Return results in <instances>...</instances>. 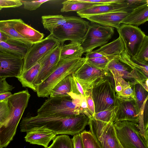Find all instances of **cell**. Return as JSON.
Returning a JSON list of instances; mask_svg holds the SVG:
<instances>
[{
    "mask_svg": "<svg viewBox=\"0 0 148 148\" xmlns=\"http://www.w3.org/2000/svg\"><path fill=\"white\" fill-rule=\"evenodd\" d=\"M89 118L81 114L75 116L41 117L27 116L23 118L20 124L22 132H28L37 128L48 129L57 135H74L83 131L88 125Z\"/></svg>",
    "mask_w": 148,
    "mask_h": 148,
    "instance_id": "6da1fadb",
    "label": "cell"
},
{
    "mask_svg": "<svg viewBox=\"0 0 148 148\" xmlns=\"http://www.w3.org/2000/svg\"><path fill=\"white\" fill-rule=\"evenodd\" d=\"M30 95L27 90L15 93L8 98L9 113L0 128L1 148L6 147L13 140Z\"/></svg>",
    "mask_w": 148,
    "mask_h": 148,
    "instance_id": "7a4b0ae2",
    "label": "cell"
},
{
    "mask_svg": "<svg viewBox=\"0 0 148 148\" xmlns=\"http://www.w3.org/2000/svg\"><path fill=\"white\" fill-rule=\"evenodd\" d=\"M86 58L60 59L54 71L42 83L37 86L38 97H47L55 86L67 76L74 73L85 63Z\"/></svg>",
    "mask_w": 148,
    "mask_h": 148,
    "instance_id": "3957f363",
    "label": "cell"
},
{
    "mask_svg": "<svg viewBox=\"0 0 148 148\" xmlns=\"http://www.w3.org/2000/svg\"><path fill=\"white\" fill-rule=\"evenodd\" d=\"M81 114L82 110L70 97H49L37 110V116L67 117Z\"/></svg>",
    "mask_w": 148,
    "mask_h": 148,
    "instance_id": "277c9868",
    "label": "cell"
},
{
    "mask_svg": "<svg viewBox=\"0 0 148 148\" xmlns=\"http://www.w3.org/2000/svg\"><path fill=\"white\" fill-rule=\"evenodd\" d=\"M66 21L53 30L51 34L61 44L66 40L81 43L88 31L90 23L81 17L66 16Z\"/></svg>",
    "mask_w": 148,
    "mask_h": 148,
    "instance_id": "5b68a950",
    "label": "cell"
},
{
    "mask_svg": "<svg viewBox=\"0 0 148 148\" xmlns=\"http://www.w3.org/2000/svg\"><path fill=\"white\" fill-rule=\"evenodd\" d=\"M137 123L128 121L114 122L116 136L123 148H148L140 133Z\"/></svg>",
    "mask_w": 148,
    "mask_h": 148,
    "instance_id": "8992f818",
    "label": "cell"
},
{
    "mask_svg": "<svg viewBox=\"0 0 148 148\" xmlns=\"http://www.w3.org/2000/svg\"><path fill=\"white\" fill-rule=\"evenodd\" d=\"M124 50V43L119 37L98 49L86 53L85 58L87 61L94 66L100 69H107L109 63Z\"/></svg>",
    "mask_w": 148,
    "mask_h": 148,
    "instance_id": "52a82bcc",
    "label": "cell"
},
{
    "mask_svg": "<svg viewBox=\"0 0 148 148\" xmlns=\"http://www.w3.org/2000/svg\"><path fill=\"white\" fill-rule=\"evenodd\" d=\"M95 113L115 108L116 96L114 86L109 78L91 89Z\"/></svg>",
    "mask_w": 148,
    "mask_h": 148,
    "instance_id": "ba28073f",
    "label": "cell"
},
{
    "mask_svg": "<svg viewBox=\"0 0 148 148\" xmlns=\"http://www.w3.org/2000/svg\"><path fill=\"white\" fill-rule=\"evenodd\" d=\"M88 125L90 132L95 137L101 148H119L114 122H105L89 118Z\"/></svg>",
    "mask_w": 148,
    "mask_h": 148,
    "instance_id": "9c48e42d",
    "label": "cell"
},
{
    "mask_svg": "<svg viewBox=\"0 0 148 148\" xmlns=\"http://www.w3.org/2000/svg\"><path fill=\"white\" fill-rule=\"evenodd\" d=\"M114 28L91 22L85 36L81 43L84 53H88L95 48L107 43L114 33Z\"/></svg>",
    "mask_w": 148,
    "mask_h": 148,
    "instance_id": "30bf717a",
    "label": "cell"
},
{
    "mask_svg": "<svg viewBox=\"0 0 148 148\" xmlns=\"http://www.w3.org/2000/svg\"><path fill=\"white\" fill-rule=\"evenodd\" d=\"M82 86L85 93L111 74L108 69H100L92 65L87 60L73 74Z\"/></svg>",
    "mask_w": 148,
    "mask_h": 148,
    "instance_id": "8fae6325",
    "label": "cell"
},
{
    "mask_svg": "<svg viewBox=\"0 0 148 148\" xmlns=\"http://www.w3.org/2000/svg\"><path fill=\"white\" fill-rule=\"evenodd\" d=\"M60 43L51 34L28 48L24 58L22 73L27 71Z\"/></svg>",
    "mask_w": 148,
    "mask_h": 148,
    "instance_id": "7c38bea8",
    "label": "cell"
},
{
    "mask_svg": "<svg viewBox=\"0 0 148 148\" xmlns=\"http://www.w3.org/2000/svg\"><path fill=\"white\" fill-rule=\"evenodd\" d=\"M125 50L131 57L135 56L140 49L146 35L138 27L123 24L117 29Z\"/></svg>",
    "mask_w": 148,
    "mask_h": 148,
    "instance_id": "4fadbf2b",
    "label": "cell"
},
{
    "mask_svg": "<svg viewBox=\"0 0 148 148\" xmlns=\"http://www.w3.org/2000/svg\"><path fill=\"white\" fill-rule=\"evenodd\" d=\"M24 58L0 51V78L16 77L22 73Z\"/></svg>",
    "mask_w": 148,
    "mask_h": 148,
    "instance_id": "5bb4252c",
    "label": "cell"
},
{
    "mask_svg": "<svg viewBox=\"0 0 148 148\" xmlns=\"http://www.w3.org/2000/svg\"><path fill=\"white\" fill-rule=\"evenodd\" d=\"M60 45L57 46L39 61L40 64V69L34 83L35 88L51 75L56 69L60 60Z\"/></svg>",
    "mask_w": 148,
    "mask_h": 148,
    "instance_id": "9a60e30c",
    "label": "cell"
},
{
    "mask_svg": "<svg viewBox=\"0 0 148 148\" xmlns=\"http://www.w3.org/2000/svg\"><path fill=\"white\" fill-rule=\"evenodd\" d=\"M114 122L128 121L138 123L139 113L133 98L120 99L116 97Z\"/></svg>",
    "mask_w": 148,
    "mask_h": 148,
    "instance_id": "2e32d148",
    "label": "cell"
},
{
    "mask_svg": "<svg viewBox=\"0 0 148 148\" xmlns=\"http://www.w3.org/2000/svg\"><path fill=\"white\" fill-rule=\"evenodd\" d=\"M125 10L114 11L87 16L86 18L91 22L105 26L118 29L125 18L131 12Z\"/></svg>",
    "mask_w": 148,
    "mask_h": 148,
    "instance_id": "e0dca14e",
    "label": "cell"
},
{
    "mask_svg": "<svg viewBox=\"0 0 148 148\" xmlns=\"http://www.w3.org/2000/svg\"><path fill=\"white\" fill-rule=\"evenodd\" d=\"M122 2V0H120L119 1L116 3L93 5L77 12V13L80 17L85 18L88 16L114 11L121 10L132 11L128 10Z\"/></svg>",
    "mask_w": 148,
    "mask_h": 148,
    "instance_id": "ac0fdd59",
    "label": "cell"
},
{
    "mask_svg": "<svg viewBox=\"0 0 148 148\" xmlns=\"http://www.w3.org/2000/svg\"><path fill=\"white\" fill-rule=\"evenodd\" d=\"M56 135L48 129L39 127L27 132L24 138L25 140L30 144L42 146L46 148Z\"/></svg>",
    "mask_w": 148,
    "mask_h": 148,
    "instance_id": "d6986e66",
    "label": "cell"
},
{
    "mask_svg": "<svg viewBox=\"0 0 148 148\" xmlns=\"http://www.w3.org/2000/svg\"><path fill=\"white\" fill-rule=\"evenodd\" d=\"M108 69L114 79L116 97L120 99H134L133 90L130 82L123 78L121 74L114 69L110 68Z\"/></svg>",
    "mask_w": 148,
    "mask_h": 148,
    "instance_id": "ffe728a7",
    "label": "cell"
},
{
    "mask_svg": "<svg viewBox=\"0 0 148 148\" xmlns=\"http://www.w3.org/2000/svg\"><path fill=\"white\" fill-rule=\"evenodd\" d=\"M17 19L0 20V31L7 38L8 40L22 44L28 48L34 44L29 42L19 34L14 26Z\"/></svg>",
    "mask_w": 148,
    "mask_h": 148,
    "instance_id": "44dd1931",
    "label": "cell"
},
{
    "mask_svg": "<svg viewBox=\"0 0 148 148\" xmlns=\"http://www.w3.org/2000/svg\"><path fill=\"white\" fill-rule=\"evenodd\" d=\"M14 28L21 35L29 42L34 44L43 39L44 34L25 23L21 19H17Z\"/></svg>",
    "mask_w": 148,
    "mask_h": 148,
    "instance_id": "7402d4cb",
    "label": "cell"
},
{
    "mask_svg": "<svg viewBox=\"0 0 148 148\" xmlns=\"http://www.w3.org/2000/svg\"><path fill=\"white\" fill-rule=\"evenodd\" d=\"M148 21V3L133 10L121 23L138 27Z\"/></svg>",
    "mask_w": 148,
    "mask_h": 148,
    "instance_id": "603a6c76",
    "label": "cell"
},
{
    "mask_svg": "<svg viewBox=\"0 0 148 148\" xmlns=\"http://www.w3.org/2000/svg\"><path fill=\"white\" fill-rule=\"evenodd\" d=\"M60 59L82 58L84 53L81 43L71 41L67 44L60 45Z\"/></svg>",
    "mask_w": 148,
    "mask_h": 148,
    "instance_id": "cb8c5ba5",
    "label": "cell"
},
{
    "mask_svg": "<svg viewBox=\"0 0 148 148\" xmlns=\"http://www.w3.org/2000/svg\"><path fill=\"white\" fill-rule=\"evenodd\" d=\"M40 66V63L39 61L17 77L23 87H28L36 92V89L34 85V83L39 71Z\"/></svg>",
    "mask_w": 148,
    "mask_h": 148,
    "instance_id": "d4e9b609",
    "label": "cell"
},
{
    "mask_svg": "<svg viewBox=\"0 0 148 148\" xmlns=\"http://www.w3.org/2000/svg\"><path fill=\"white\" fill-rule=\"evenodd\" d=\"M28 48L25 45L11 41H0V51L24 58Z\"/></svg>",
    "mask_w": 148,
    "mask_h": 148,
    "instance_id": "484cf974",
    "label": "cell"
},
{
    "mask_svg": "<svg viewBox=\"0 0 148 148\" xmlns=\"http://www.w3.org/2000/svg\"><path fill=\"white\" fill-rule=\"evenodd\" d=\"M71 75L67 76L55 86L50 93V97H70L69 94L72 91Z\"/></svg>",
    "mask_w": 148,
    "mask_h": 148,
    "instance_id": "4316f807",
    "label": "cell"
},
{
    "mask_svg": "<svg viewBox=\"0 0 148 148\" xmlns=\"http://www.w3.org/2000/svg\"><path fill=\"white\" fill-rule=\"evenodd\" d=\"M41 19L44 27L49 30L50 33L66 21V16L62 15H44L42 16Z\"/></svg>",
    "mask_w": 148,
    "mask_h": 148,
    "instance_id": "83f0119b",
    "label": "cell"
},
{
    "mask_svg": "<svg viewBox=\"0 0 148 148\" xmlns=\"http://www.w3.org/2000/svg\"><path fill=\"white\" fill-rule=\"evenodd\" d=\"M62 4V7L60 10L61 12L70 11L78 12L92 5L103 4L86 2L82 1L81 0H66L64 1Z\"/></svg>",
    "mask_w": 148,
    "mask_h": 148,
    "instance_id": "f1b7e54d",
    "label": "cell"
},
{
    "mask_svg": "<svg viewBox=\"0 0 148 148\" xmlns=\"http://www.w3.org/2000/svg\"><path fill=\"white\" fill-rule=\"evenodd\" d=\"M134 99L138 111L140 112L144 102L148 99V91L140 83L133 85Z\"/></svg>",
    "mask_w": 148,
    "mask_h": 148,
    "instance_id": "f546056e",
    "label": "cell"
},
{
    "mask_svg": "<svg viewBox=\"0 0 148 148\" xmlns=\"http://www.w3.org/2000/svg\"><path fill=\"white\" fill-rule=\"evenodd\" d=\"M131 59L137 62L148 65V36L145 35L137 53Z\"/></svg>",
    "mask_w": 148,
    "mask_h": 148,
    "instance_id": "4dcf8cb0",
    "label": "cell"
},
{
    "mask_svg": "<svg viewBox=\"0 0 148 148\" xmlns=\"http://www.w3.org/2000/svg\"><path fill=\"white\" fill-rule=\"evenodd\" d=\"M51 145L46 148H73L72 139L66 134L56 136Z\"/></svg>",
    "mask_w": 148,
    "mask_h": 148,
    "instance_id": "1f68e13d",
    "label": "cell"
},
{
    "mask_svg": "<svg viewBox=\"0 0 148 148\" xmlns=\"http://www.w3.org/2000/svg\"><path fill=\"white\" fill-rule=\"evenodd\" d=\"M80 133L84 148H101L96 138L90 131L84 130Z\"/></svg>",
    "mask_w": 148,
    "mask_h": 148,
    "instance_id": "d6a6232c",
    "label": "cell"
},
{
    "mask_svg": "<svg viewBox=\"0 0 148 148\" xmlns=\"http://www.w3.org/2000/svg\"><path fill=\"white\" fill-rule=\"evenodd\" d=\"M114 110L115 108L95 113L92 117L96 120L105 122H114Z\"/></svg>",
    "mask_w": 148,
    "mask_h": 148,
    "instance_id": "836d02e7",
    "label": "cell"
},
{
    "mask_svg": "<svg viewBox=\"0 0 148 148\" xmlns=\"http://www.w3.org/2000/svg\"><path fill=\"white\" fill-rule=\"evenodd\" d=\"M72 91L71 93L77 95H82L85 97V93L83 89L76 77L73 74L71 75Z\"/></svg>",
    "mask_w": 148,
    "mask_h": 148,
    "instance_id": "e575fe53",
    "label": "cell"
},
{
    "mask_svg": "<svg viewBox=\"0 0 148 148\" xmlns=\"http://www.w3.org/2000/svg\"><path fill=\"white\" fill-rule=\"evenodd\" d=\"M49 0L34 1L21 0L25 9L29 11L36 10L43 3L49 1Z\"/></svg>",
    "mask_w": 148,
    "mask_h": 148,
    "instance_id": "d590c367",
    "label": "cell"
},
{
    "mask_svg": "<svg viewBox=\"0 0 148 148\" xmlns=\"http://www.w3.org/2000/svg\"><path fill=\"white\" fill-rule=\"evenodd\" d=\"M8 99L0 102V125L1 126L6 119L9 113Z\"/></svg>",
    "mask_w": 148,
    "mask_h": 148,
    "instance_id": "8d00e7d4",
    "label": "cell"
},
{
    "mask_svg": "<svg viewBox=\"0 0 148 148\" xmlns=\"http://www.w3.org/2000/svg\"><path fill=\"white\" fill-rule=\"evenodd\" d=\"M122 3L125 4L129 10L133 11L140 6L148 3V0H123Z\"/></svg>",
    "mask_w": 148,
    "mask_h": 148,
    "instance_id": "74e56055",
    "label": "cell"
},
{
    "mask_svg": "<svg viewBox=\"0 0 148 148\" xmlns=\"http://www.w3.org/2000/svg\"><path fill=\"white\" fill-rule=\"evenodd\" d=\"M85 97L88 110L92 117H93L95 112L94 103L92 96L91 89L85 92Z\"/></svg>",
    "mask_w": 148,
    "mask_h": 148,
    "instance_id": "f35d334b",
    "label": "cell"
},
{
    "mask_svg": "<svg viewBox=\"0 0 148 148\" xmlns=\"http://www.w3.org/2000/svg\"><path fill=\"white\" fill-rule=\"evenodd\" d=\"M23 5L21 0H0V8H16Z\"/></svg>",
    "mask_w": 148,
    "mask_h": 148,
    "instance_id": "ab89813d",
    "label": "cell"
},
{
    "mask_svg": "<svg viewBox=\"0 0 148 148\" xmlns=\"http://www.w3.org/2000/svg\"><path fill=\"white\" fill-rule=\"evenodd\" d=\"M72 140L73 148H84L80 133L74 135Z\"/></svg>",
    "mask_w": 148,
    "mask_h": 148,
    "instance_id": "60d3db41",
    "label": "cell"
},
{
    "mask_svg": "<svg viewBox=\"0 0 148 148\" xmlns=\"http://www.w3.org/2000/svg\"><path fill=\"white\" fill-rule=\"evenodd\" d=\"M14 88V87L7 82L5 78H0V92L11 91Z\"/></svg>",
    "mask_w": 148,
    "mask_h": 148,
    "instance_id": "b9f144b4",
    "label": "cell"
},
{
    "mask_svg": "<svg viewBox=\"0 0 148 148\" xmlns=\"http://www.w3.org/2000/svg\"><path fill=\"white\" fill-rule=\"evenodd\" d=\"M82 1L101 4H108L119 2L120 0H81Z\"/></svg>",
    "mask_w": 148,
    "mask_h": 148,
    "instance_id": "7bdbcfd3",
    "label": "cell"
},
{
    "mask_svg": "<svg viewBox=\"0 0 148 148\" xmlns=\"http://www.w3.org/2000/svg\"><path fill=\"white\" fill-rule=\"evenodd\" d=\"M12 94L9 91H6L0 92V101L8 99Z\"/></svg>",
    "mask_w": 148,
    "mask_h": 148,
    "instance_id": "ee69618b",
    "label": "cell"
},
{
    "mask_svg": "<svg viewBox=\"0 0 148 148\" xmlns=\"http://www.w3.org/2000/svg\"><path fill=\"white\" fill-rule=\"evenodd\" d=\"M0 41H8V39L6 36L0 31Z\"/></svg>",
    "mask_w": 148,
    "mask_h": 148,
    "instance_id": "f6af8a7d",
    "label": "cell"
},
{
    "mask_svg": "<svg viewBox=\"0 0 148 148\" xmlns=\"http://www.w3.org/2000/svg\"><path fill=\"white\" fill-rule=\"evenodd\" d=\"M119 148H123V147H122V146L120 145V143H119Z\"/></svg>",
    "mask_w": 148,
    "mask_h": 148,
    "instance_id": "bcb514c9",
    "label": "cell"
},
{
    "mask_svg": "<svg viewBox=\"0 0 148 148\" xmlns=\"http://www.w3.org/2000/svg\"><path fill=\"white\" fill-rule=\"evenodd\" d=\"M2 9V8H0V11Z\"/></svg>",
    "mask_w": 148,
    "mask_h": 148,
    "instance_id": "7dc6e473",
    "label": "cell"
},
{
    "mask_svg": "<svg viewBox=\"0 0 148 148\" xmlns=\"http://www.w3.org/2000/svg\"><path fill=\"white\" fill-rule=\"evenodd\" d=\"M0 148H1V147L0 142Z\"/></svg>",
    "mask_w": 148,
    "mask_h": 148,
    "instance_id": "c3c4849f",
    "label": "cell"
},
{
    "mask_svg": "<svg viewBox=\"0 0 148 148\" xmlns=\"http://www.w3.org/2000/svg\"><path fill=\"white\" fill-rule=\"evenodd\" d=\"M1 125H0V127H1Z\"/></svg>",
    "mask_w": 148,
    "mask_h": 148,
    "instance_id": "681fc988",
    "label": "cell"
},
{
    "mask_svg": "<svg viewBox=\"0 0 148 148\" xmlns=\"http://www.w3.org/2000/svg\"><path fill=\"white\" fill-rule=\"evenodd\" d=\"M1 101H0V102H1Z\"/></svg>",
    "mask_w": 148,
    "mask_h": 148,
    "instance_id": "f907efd6",
    "label": "cell"
}]
</instances>
